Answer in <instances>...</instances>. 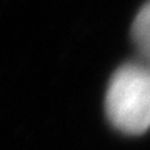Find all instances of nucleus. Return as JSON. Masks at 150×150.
<instances>
[{
  "label": "nucleus",
  "mask_w": 150,
  "mask_h": 150,
  "mask_svg": "<svg viewBox=\"0 0 150 150\" xmlns=\"http://www.w3.org/2000/svg\"><path fill=\"white\" fill-rule=\"evenodd\" d=\"M105 112L113 127L139 135L150 129V64H127L112 75Z\"/></svg>",
  "instance_id": "obj_1"
},
{
  "label": "nucleus",
  "mask_w": 150,
  "mask_h": 150,
  "mask_svg": "<svg viewBox=\"0 0 150 150\" xmlns=\"http://www.w3.org/2000/svg\"><path fill=\"white\" fill-rule=\"evenodd\" d=\"M132 37L140 55L150 64V2L139 10L132 25Z\"/></svg>",
  "instance_id": "obj_2"
}]
</instances>
